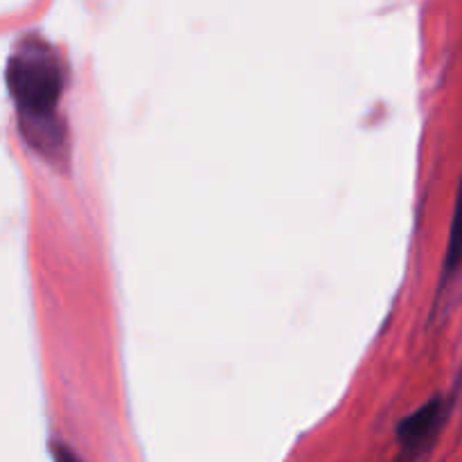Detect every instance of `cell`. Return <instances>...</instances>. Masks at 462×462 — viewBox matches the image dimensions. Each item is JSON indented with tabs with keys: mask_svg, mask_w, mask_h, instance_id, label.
<instances>
[{
	"mask_svg": "<svg viewBox=\"0 0 462 462\" xmlns=\"http://www.w3.org/2000/svg\"><path fill=\"white\" fill-rule=\"evenodd\" d=\"M449 404L442 397H433L397 424V445L400 462L418 460L436 442L438 433L445 427Z\"/></svg>",
	"mask_w": 462,
	"mask_h": 462,
	"instance_id": "obj_2",
	"label": "cell"
},
{
	"mask_svg": "<svg viewBox=\"0 0 462 462\" xmlns=\"http://www.w3.org/2000/svg\"><path fill=\"white\" fill-rule=\"evenodd\" d=\"M5 77L27 143L45 158H66V126L59 117L66 68L57 50L39 36H25L14 48Z\"/></svg>",
	"mask_w": 462,
	"mask_h": 462,
	"instance_id": "obj_1",
	"label": "cell"
},
{
	"mask_svg": "<svg viewBox=\"0 0 462 462\" xmlns=\"http://www.w3.org/2000/svg\"><path fill=\"white\" fill-rule=\"evenodd\" d=\"M50 451H52L54 462H81L79 456H77L70 447L63 445V442H52V445H50Z\"/></svg>",
	"mask_w": 462,
	"mask_h": 462,
	"instance_id": "obj_4",
	"label": "cell"
},
{
	"mask_svg": "<svg viewBox=\"0 0 462 462\" xmlns=\"http://www.w3.org/2000/svg\"><path fill=\"white\" fill-rule=\"evenodd\" d=\"M460 264H462V179L458 183V192H456L454 217H451V226H449V242H447V253H445V275L458 271Z\"/></svg>",
	"mask_w": 462,
	"mask_h": 462,
	"instance_id": "obj_3",
	"label": "cell"
}]
</instances>
